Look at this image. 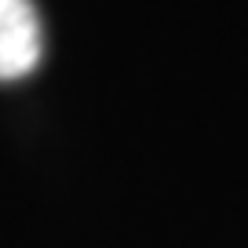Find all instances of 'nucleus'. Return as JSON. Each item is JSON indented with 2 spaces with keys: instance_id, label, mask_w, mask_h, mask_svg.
Instances as JSON below:
<instances>
[{
  "instance_id": "obj_1",
  "label": "nucleus",
  "mask_w": 248,
  "mask_h": 248,
  "mask_svg": "<svg viewBox=\"0 0 248 248\" xmlns=\"http://www.w3.org/2000/svg\"><path fill=\"white\" fill-rule=\"evenodd\" d=\"M44 33L33 0H0V80H18L37 70Z\"/></svg>"
}]
</instances>
